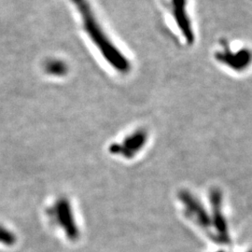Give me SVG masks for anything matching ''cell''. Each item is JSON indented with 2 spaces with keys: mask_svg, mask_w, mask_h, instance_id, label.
Wrapping results in <instances>:
<instances>
[{
  "mask_svg": "<svg viewBox=\"0 0 252 252\" xmlns=\"http://www.w3.org/2000/svg\"><path fill=\"white\" fill-rule=\"evenodd\" d=\"M48 217L55 228L61 231L67 240H77L80 235L77 219L74 214L72 205L68 199L55 200L52 207L47 209Z\"/></svg>",
  "mask_w": 252,
  "mask_h": 252,
  "instance_id": "1",
  "label": "cell"
}]
</instances>
